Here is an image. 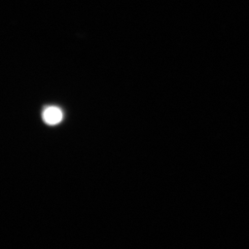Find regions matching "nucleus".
Masks as SVG:
<instances>
[{
  "instance_id": "obj_1",
  "label": "nucleus",
  "mask_w": 249,
  "mask_h": 249,
  "mask_svg": "<svg viewBox=\"0 0 249 249\" xmlns=\"http://www.w3.org/2000/svg\"><path fill=\"white\" fill-rule=\"evenodd\" d=\"M43 120L45 124L55 125L59 124L63 119L62 110L59 107H47L43 111Z\"/></svg>"
}]
</instances>
